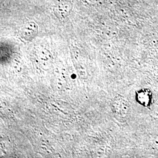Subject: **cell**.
<instances>
[{
	"label": "cell",
	"mask_w": 158,
	"mask_h": 158,
	"mask_svg": "<svg viewBox=\"0 0 158 158\" xmlns=\"http://www.w3.org/2000/svg\"><path fill=\"white\" fill-rule=\"evenodd\" d=\"M73 8L72 3L68 0H62L54 6L53 11L59 19H64L70 15Z\"/></svg>",
	"instance_id": "3957f363"
},
{
	"label": "cell",
	"mask_w": 158,
	"mask_h": 158,
	"mask_svg": "<svg viewBox=\"0 0 158 158\" xmlns=\"http://www.w3.org/2000/svg\"><path fill=\"white\" fill-rule=\"evenodd\" d=\"M39 27L34 21H28L23 24L20 34L23 39L27 41H32L38 34Z\"/></svg>",
	"instance_id": "7a4b0ae2"
},
{
	"label": "cell",
	"mask_w": 158,
	"mask_h": 158,
	"mask_svg": "<svg viewBox=\"0 0 158 158\" xmlns=\"http://www.w3.org/2000/svg\"><path fill=\"white\" fill-rule=\"evenodd\" d=\"M76 69H77V72L78 73L79 77L81 79H87L88 74H87V70L85 66H84L83 64H79L78 66H77Z\"/></svg>",
	"instance_id": "8992f818"
},
{
	"label": "cell",
	"mask_w": 158,
	"mask_h": 158,
	"mask_svg": "<svg viewBox=\"0 0 158 158\" xmlns=\"http://www.w3.org/2000/svg\"><path fill=\"white\" fill-rule=\"evenodd\" d=\"M136 98L140 104L147 106L151 102V93L149 90H142L137 93Z\"/></svg>",
	"instance_id": "5b68a950"
},
{
	"label": "cell",
	"mask_w": 158,
	"mask_h": 158,
	"mask_svg": "<svg viewBox=\"0 0 158 158\" xmlns=\"http://www.w3.org/2000/svg\"><path fill=\"white\" fill-rule=\"evenodd\" d=\"M111 110L116 118L120 121H125L130 115V104L122 96H117L111 103Z\"/></svg>",
	"instance_id": "6da1fadb"
},
{
	"label": "cell",
	"mask_w": 158,
	"mask_h": 158,
	"mask_svg": "<svg viewBox=\"0 0 158 158\" xmlns=\"http://www.w3.org/2000/svg\"><path fill=\"white\" fill-rule=\"evenodd\" d=\"M36 56L41 68L45 70L51 69L53 56L50 51L46 48H41L37 52Z\"/></svg>",
	"instance_id": "277c9868"
}]
</instances>
